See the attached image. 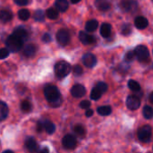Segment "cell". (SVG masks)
Returning a JSON list of instances; mask_svg holds the SVG:
<instances>
[{"label": "cell", "instance_id": "6da1fadb", "mask_svg": "<svg viewBox=\"0 0 153 153\" xmlns=\"http://www.w3.org/2000/svg\"><path fill=\"white\" fill-rule=\"evenodd\" d=\"M44 95L52 107H59L62 103V98L59 90L55 85H48L44 89Z\"/></svg>", "mask_w": 153, "mask_h": 153}, {"label": "cell", "instance_id": "7a4b0ae2", "mask_svg": "<svg viewBox=\"0 0 153 153\" xmlns=\"http://www.w3.org/2000/svg\"><path fill=\"white\" fill-rule=\"evenodd\" d=\"M23 42H24L23 40H22L18 37L12 34L7 38V39L5 41V45H6V48H8L9 51L18 52L22 48Z\"/></svg>", "mask_w": 153, "mask_h": 153}, {"label": "cell", "instance_id": "3957f363", "mask_svg": "<svg viewBox=\"0 0 153 153\" xmlns=\"http://www.w3.org/2000/svg\"><path fill=\"white\" fill-rule=\"evenodd\" d=\"M71 69L72 67L69 63L65 61H59L55 65V74L58 78L62 79L70 74Z\"/></svg>", "mask_w": 153, "mask_h": 153}, {"label": "cell", "instance_id": "277c9868", "mask_svg": "<svg viewBox=\"0 0 153 153\" xmlns=\"http://www.w3.org/2000/svg\"><path fill=\"white\" fill-rule=\"evenodd\" d=\"M152 136V129L150 126H144L138 130V139L143 143H149Z\"/></svg>", "mask_w": 153, "mask_h": 153}, {"label": "cell", "instance_id": "5b68a950", "mask_svg": "<svg viewBox=\"0 0 153 153\" xmlns=\"http://www.w3.org/2000/svg\"><path fill=\"white\" fill-rule=\"evenodd\" d=\"M134 53H135V57L140 62H146L149 60L150 52L145 46H143V45L137 46L134 49Z\"/></svg>", "mask_w": 153, "mask_h": 153}, {"label": "cell", "instance_id": "8992f818", "mask_svg": "<svg viewBox=\"0 0 153 153\" xmlns=\"http://www.w3.org/2000/svg\"><path fill=\"white\" fill-rule=\"evenodd\" d=\"M119 5L125 12H134L138 8V4L134 0H122Z\"/></svg>", "mask_w": 153, "mask_h": 153}, {"label": "cell", "instance_id": "52a82bcc", "mask_svg": "<svg viewBox=\"0 0 153 153\" xmlns=\"http://www.w3.org/2000/svg\"><path fill=\"white\" fill-rule=\"evenodd\" d=\"M56 40L62 46L67 45L69 43V41H70V34H69V32L65 29L59 30L56 32Z\"/></svg>", "mask_w": 153, "mask_h": 153}, {"label": "cell", "instance_id": "ba28073f", "mask_svg": "<svg viewBox=\"0 0 153 153\" xmlns=\"http://www.w3.org/2000/svg\"><path fill=\"white\" fill-rule=\"evenodd\" d=\"M126 106L131 110H136L141 106V100L136 95H130L126 99Z\"/></svg>", "mask_w": 153, "mask_h": 153}, {"label": "cell", "instance_id": "9c48e42d", "mask_svg": "<svg viewBox=\"0 0 153 153\" xmlns=\"http://www.w3.org/2000/svg\"><path fill=\"white\" fill-rule=\"evenodd\" d=\"M76 143H77V140L72 134H66L65 136H64V138L62 140V144H63L64 148H65L67 150L74 149L76 146Z\"/></svg>", "mask_w": 153, "mask_h": 153}, {"label": "cell", "instance_id": "30bf717a", "mask_svg": "<svg viewBox=\"0 0 153 153\" xmlns=\"http://www.w3.org/2000/svg\"><path fill=\"white\" fill-rule=\"evenodd\" d=\"M82 63L86 67L92 68L97 64V58L96 56L91 53H86L82 56Z\"/></svg>", "mask_w": 153, "mask_h": 153}, {"label": "cell", "instance_id": "8fae6325", "mask_svg": "<svg viewBox=\"0 0 153 153\" xmlns=\"http://www.w3.org/2000/svg\"><path fill=\"white\" fill-rule=\"evenodd\" d=\"M71 94L74 98H82L86 94V89L82 84H75L71 89Z\"/></svg>", "mask_w": 153, "mask_h": 153}, {"label": "cell", "instance_id": "7c38bea8", "mask_svg": "<svg viewBox=\"0 0 153 153\" xmlns=\"http://www.w3.org/2000/svg\"><path fill=\"white\" fill-rule=\"evenodd\" d=\"M79 39L84 45H91V44H93L96 41V39L92 35H91V34H89V33H87L85 31H80Z\"/></svg>", "mask_w": 153, "mask_h": 153}, {"label": "cell", "instance_id": "4fadbf2b", "mask_svg": "<svg viewBox=\"0 0 153 153\" xmlns=\"http://www.w3.org/2000/svg\"><path fill=\"white\" fill-rule=\"evenodd\" d=\"M134 25H135V27L137 29L143 30V29H145L149 25V22H148V20L145 17H143V16H138L134 20Z\"/></svg>", "mask_w": 153, "mask_h": 153}, {"label": "cell", "instance_id": "5bb4252c", "mask_svg": "<svg viewBox=\"0 0 153 153\" xmlns=\"http://www.w3.org/2000/svg\"><path fill=\"white\" fill-rule=\"evenodd\" d=\"M95 5L100 11L105 12L110 8L111 4L109 0H95Z\"/></svg>", "mask_w": 153, "mask_h": 153}, {"label": "cell", "instance_id": "9a60e30c", "mask_svg": "<svg viewBox=\"0 0 153 153\" xmlns=\"http://www.w3.org/2000/svg\"><path fill=\"white\" fill-rule=\"evenodd\" d=\"M25 147H26V149L30 152H35L38 150V144H37L36 141L33 138H31V137L26 139V141H25Z\"/></svg>", "mask_w": 153, "mask_h": 153}, {"label": "cell", "instance_id": "2e32d148", "mask_svg": "<svg viewBox=\"0 0 153 153\" xmlns=\"http://www.w3.org/2000/svg\"><path fill=\"white\" fill-rule=\"evenodd\" d=\"M55 6H56V9L58 12L64 13V12H65L68 9L69 4H68V1L67 0H56Z\"/></svg>", "mask_w": 153, "mask_h": 153}, {"label": "cell", "instance_id": "e0dca14e", "mask_svg": "<svg viewBox=\"0 0 153 153\" xmlns=\"http://www.w3.org/2000/svg\"><path fill=\"white\" fill-rule=\"evenodd\" d=\"M111 32H112V27L109 23H103L100 27V35L103 37V38H108L110 37L111 35Z\"/></svg>", "mask_w": 153, "mask_h": 153}, {"label": "cell", "instance_id": "ac0fdd59", "mask_svg": "<svg viewBox=\"0 0 153 153\" xmlns=\"http://www.w3.org/2000/svg\"><path fill=\"white\" fill-rule=\"evenodd\" d=\"M13 35L18 37L19 39H21L23 40V41L28 38V33H27L26 30H25L24 28H22V27H17V28L13 30Z\"/></svg>", "mask_w": 153, "mask_h": 153}, {"label": "cell", "instance_id": "d6986e66", "mask_svg": "<svg viewBox=\"0 0 153 153\" xmlns=\"http://www.w3.org/2000/svg\"><path fill=\"white\" fill-rule=\"evenodd\" d=\"M13 18V13L9 10H1L0 11V21L2 22H10Z\"/></svg>", "mask_w": 153, "mask_h": 153}, {"label": "cell", "instance_id": "ffe728a7", "mask_svg": "<svg viewBox=\"0 0 153 153\" xmlns=\"http://www.w3.org/2000/svg\"><path fill=\"white\" fill-rule=\"evenodd\" d=\"M99 26V22L97 20H90L85 24V29L88 32H93L97 30Z\"/></svg>", "mask_w": 153, "mask_h": 153}, {"label": "cell", "instance_id": "44dd1931", "mask_svg": "<svg viewBox=\"0 0 153 153\" xmlns=\"http://www.w3.org/2000/svg\"><path fill=\"white\" fill-rule=\"evenodd\" d=\"M36 53V47L33 45V44H28L24 47V49H23V54L28 56V57H30V56H33Z\"/></svg>", "mask_w": 153, "mask_h": 153}, {"label": "cell", "instance_id": "7402d4cb", "mask_svg": "<svg viewBox=\"0 0 153 153\" xmlns=\"http://www.w3.org/2000/svg\"><path fill=\"white\" fill-rule=\"evenodd\" d=\"M8 116V107L5 103L0 101V121L5 119Z\"/></svg>", "mask_w": 153, "mask_h": 153}, {"label": "cell", "instance_id": "603a6c76", "mask_svg": "<svg viewBox=\"0 0 153 153\" xmlns=\"http://www.w3.org/2000/svg\"><path fill=\"white\" fill-rule=\"evenodd\" d=\"M97 111H98V113H99L100 116L106 117V116H108V115L111 114L112 108H111L110 106H102V107L98 108Z\"/></svg>", "mask_w": 153, "mask_h": 153}, {"label": "cell", "instance_id": "cb8c5ba5", "mask_svg": "<svg viewBox=\"0 0 153 153\" xmlns=\"http://www.w3.org/2000/svg\"><path fill=\"white\" fill-rule=\"evenodd\" d=\"M46 15L48 18H49L50 20H56L58 18V11L56 8H48L46 11Z\"/></svg>", "mask_w": 153, "mask_h": 153}, {"label": "cell", "instance_id": "d4e9b609", "mask_svg": "<svg viewBox=\"0 0 153 153\" xmlns=\"http://www.w3.org/2000/svg\"><path fill=\"white\" fill-rule=\"evenodd\" d=\"M143 117L147 119H151L153 117V108L151 106H145L143 110Z\"/></svg>", "mask_w": 153, "mask_h": 153}, {"label": "cell", "instance_id": "484cf974", "mask_svg": "<svg viewBox=\"0 0 153 153\" xmlns=\"http://www.w3.org/2000/svg\"><path fill=\"white\" fill-rule=\"evenodd\" d=\"M30 11L27 10V9H21L19 12H18V17L19 19H21L22 21H26L30 18Z\"/></svg>", "mask_w": 153, "mask_h": 153}, {"label": "cell", "instance_id": "4316f807", "mask_svg": "<svg viewBox=\"0 0 153 153\" xmlns=\"http://www.w3.org/2000/svg\"><path fill=\"white\" fill-rule=\"evenodd\" d=\"M128 87H129V89H130L132 91H134V92L140 91V90H141L140 84H139L136 81H134V80H130V81L128 82Z\"/></svg>", "mask_w": 153, "mask_h": 153}, {"label": "cell", "instance_id": "83f0119b", "mask_svg": "<svg viewBox=\"0 0 153 153\" xmlns=\"http://www.w3.org/2000/svg\"><path fill=\"white\" fill-rule=\"evenodd\" d=\"M44 128H45L46 132H47L48 134H54L55 131H56V126H55V125H54L53 123L49 122V121L45 122V124H44Z\"/></svg>", "mask_w": 153, "mask_h": 153}, {"label": "cell", "instance_id": "f1b7e54d", "mask_svg": "<svg viewBox=\"0 0 153 153\" xmlns=\"http://www.w3.org/2000/svg\"><path fill=\"white\" fill-rule=\"evenodd\" d=\"M74 132L79 136V137H83L86 134L85 128L82 125H77L74 127Z\"/></svg>", "mask_w": 153, "mask_h": 153}, {"label": "cell", "instance_id": "f546056e", "mask_svg": "<svg viewBox=\"0 0 153 153\" xmlns=\"http://www.w3.org/2000/svg\"><path fill=\"white\" fill-rule=\"evenodd\" d=\"M102 94H103V93H102L98 88L94 87V88L92 89L91 92V98L93 100H100V99L101 98V95H102Z\"/></svg>", "mask_w": 153, "mask_h": 153}, {"label": "cell", "instance_id": "4dcf8cb0", "mask_svg": "<svg viewBox=\"0 0 153 153\" xmlns=\"http://www.w3.org/2000/svg\"><path fill=\"white\" fill-rule=\"evenodd\" d=\"M45 19V13L42 10H36L34 13V20L37 22H43Z\"/></svg>", "mask_w": 153, "mask_h": 153}, {"label": "cell", "instance_id": "1f68e13d", "mask_svg": "<svg viewBox=\"0 0 153 153\" xmlns=\"http://www.w3.org/2000/svg\"><path fill=\"white\" fill-rule=\"evenodd\" d=\"M21 108H22V110L23 112H25V113H29V112H30V111H31L32 107H31V104H30L29 101H27V100H23V101L21 103Z\"/></svg>", "mask_w": 153, "mask_h": 153}, {"label": "cell", "instance_id": "d6a6232c", "mask_svg": "<svg viewBox=\"0 0 153 153\" xmlns=\"http://www.w3.org/2000/svg\"><path fill=\"white\" fill-rule=\"evenodd\" d=\"M132 31V29H131V25L129 23H125L123 26H122V29H121V32L123 35L125 36H128Z\"/></svg>", "mask_w": 153, "mask_h": 153}, {"label": "cell", "instance_id": "836d02e7", "mask_svg": "<svg viewBox=\"0 0 153 153\" xmlns=\"http://www.w3.org/2000/svg\"><path fill=\"white\" fill-rule=\"evenodd\" d=\"M96 88H98L102 93H105L107 91H108V84L107 83H105V82H98L97 83V85L95 86Z\"/></svg>", "mask_w": 153, "mask_h": 153}, {"label": "cell", "instance_id": "e575fe53", "mask_svg": "<svg viewBox=\"0 0 153 153\" xmlns=\"http://www.w3.org/2000/svg\"><path fill=\"white\" fill-rule=\"evenodd\" d=\"M135 57V53L134 51H128L126 54V56H125V59L126 61L127 62H132Z\"/></svg>", "mask_w": 153, "mask_h": 153}, {"label": "cell", "instance_id": "d590c367", "mask_svg": "<svg viewBox=\"0 0 153 153\" xmlns=\"http://www.w3.org/2000/svg\"><path fill=\"white\" fill-rule=\"evenodd\" d=\"M9 50L7 48H3L0 49V59H4L9 56Z\"/></svg>", "mask_w": 153, "mask_h": 153}, {"label": "cell", "instance_id": "8d00e7d4", "mask_svg": "<svg viewBox=\"0 0 153 153\" xmlns=\"http://www.w3.org/2000/svg\"><path fill=\"white\" fill-rule=\"evenodd\" d=\"M73 72H74V74L75 75H81V74H82L83 70H82V68L81 65H74V69H73Z\"/></svg>", "mask_w": 153, "mask_h": 153}, {"label": "cell", "instance_id": "74e56055", "mask_svg": "<svg viewBox=\"0 0 153 153\" xmlns=\"http://www.w3.org/2000/svg\"><path fill=\"white\" fill-rule=\"evenodd\" d=\"M91 102L89 100H82L80 103V108H83V109H89V108L91 107Z\"/></svg>", "mask_w": 153, "mask_h": 153}, {"label": "cell", "instance_id": "f35d334b", "mask_svg": "<svg viewBox=\"0 0 153 153\" xmlns=\"http://www.w3.org/2000/svg\"><path fill=\"white\" fill-rule=\"evenodd\" d=\"M42 40L45 42V43H48L51 41V36L48 34V33H45L42 37Z\"/></svg>", "mask_w": 153, "mask_h": 153}, {"label": "cell", "instance_id": "ab89813d", "mask_svg": "<svg viewBox=\"0 0 153 153\" xmlns=\"http://www.w3.org/2000/svg\"><path fill=\"white\" fill-rule=\"evenodd\" d=\"M14 3L18 5H21V6H23V5H26L28 4V0H13Z\"/></svg>", "mask_w": 153, "mask_h": 153}, {"label": "cell", "instance_id": "60d3db41", "mask_svg": "<svg viewBox=\"0 0 153 153\" xmlns=\"http://www.w3.org/2000/svg\"><path fill=\"white\" fill-rule=\"evenodd\" d=\"M92 115H93V110H92V109H88V110H86L85 116H86L87 117H91Z\"/></svg>", "mask_w": 153, "mask_h": 153}, {"label": "cell", "instance_id": "b9f144b4", "mask_svg": "<svg viewBox=\"0 0 153 153\" xmlns=\"http://www.w3.org/2000/svg\"><path fill=\"white\" fill-rule=\"evenodd\" d=\"M43 126H44V124H41L40 122H39V123H38V126H37L38 132H41L42 129H43Z\"/></svg>", "mask_w": 153, "mask_h": 153}, {"label": "cell", "instance_id": "7bdbcfd3", "mask_svg": "<svg viewBox=\"0 0 153 153\" xmlns=\"http://www.w3.org/2000/svg\"><path fill=\"white\" fill-rule=\"evenodd\" d=\"M39 153H49V151H48V149L47 147H45V148H43V149L39 152Z\"/></svg>", "mask_w": 153, "mask_h": 153}, {"label": "cell", "instance_id": "ee69618b", "mask_svg": "<svg viewBox=\"0 0 153 153\" xmlns=\"http://www.w3.org/2000/svg\"><path fill=\"white\" fill-rule=\"evenodd\" d=\"M149 100H150V101H151V103H152V104H153V92H152V93L150 94V97H149Z\"/></svg>", "mask_w": 153, "mask_h": 153}, {"label": "cell", "instance_id": "f6af8a7d", "mask_svg": "<svg viewBox=\"0 0 153 153\" xmlns=\"http://www.w3.org/2000/svg\"><path fill=\"white\" fill-rule=\"evenodd\" d=\"M73 4H77V3H79L81 0H70Z\"/></svg>", "mask_w": 153, "mask_h": 153}, {"label": "cell", "instance_id": "bcb514c9", "mask_svg": "<svg viewBox=\"0 0 153 153\" xmlns=\"http://www.w3.org/2000/svg\"><path fill=\"white\" fill-rule=\"evenodd\" d=\"M3 153H14L13 152H12V151H4Z\"/></svg>", "mask_w": 153, "mask_h": 153}]
</instances>
